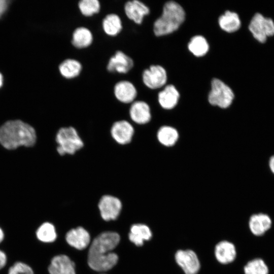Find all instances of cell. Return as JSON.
Here are the masks:
<instances>
[{
    "label": "cell",
    "mask_w": 274,
    "mask_h": 274,
    "mask_svg": "<svg viewBox=\"0 0 274 274\" xmlns=\"http://www.w3.org/2000/svg\"><path fill=\"white\" fill-rule=\"evenodd\" d=\"M119 235L115 232H104L97 235L92 242L88 254L87 262L94 270L105 271L117 263L118 256L112 252L120 242Z\"/></svg>",
    "instance_id": "cell-1"
},
{
    "label": "cell",
    "mask_w": 274,
    "mask_h": 274,
    "mask_svg": "<svg viewBox=\"0 0 274 274\" xmlns=\"http://www.w3.org/2000/svg\"><path fill=\"white\" fill-rule=\"evenodd\" d=\"M36 139L35 129L19 120L7 121L0 127V143L7 149L13 150L21 146L31 147Z\"/></svg>",
    "instance_id": "cell-2"
},
{
    "label": "cell",
    "mask_w": 274,
    "mask_h": 274,
    "mask_svg": "<svg viewBox=\"0 0 274 274\" xmlns=\"http://www.w3.org/2000/svg\"><path fill=\"white\" fill-rule=\"evenodd\" d=\"M185 18L183 8L174 1L166 2L161 16L154 23L153 30L157 36L168 35L177 30Z\"/></svg>",
    "instance_id": "cell-3"
},
{
    "label": "cell",
    "mask_w": 274,
    "mask_h": 274,
    "mask_svg": "<svg viewBox=\"0 0 274 274\" xmlns=\"http://www.w3.org/2000/svg\"><path fill=\"white\" fill-rule=\"evenodd\" d=\"M57 151L63 156L73 155L84 147V143L77 130L73 126L60 128L56 135Z\"/></svg>",
    "instance_id": "cell-4"
},
{
    "label": "cell",
    "mask_w": 274,
    "mask_h": 274,
    "mask_svg": "<svg viewBox=\"0 0 274 274\" xmlns=\"http://www.w3.org/2000/svg\"><path fill=\"white\" fill-rule=\"evenodd\" d=\"M234 95L232 89L220 79L214 78L211 82V90L208 100L213 106L227 108L232 102Z\"/></svg>",
    "instance_id": "cell-5"
},
{
    "label": "cell",
    "mask_w": 274,
    "mask_h": 274,
    "mask_svg": "<svg viewBox=\"0 0 274 274\" xmlns=\"http://www.w3.org/2000/svg\"><path fill=\"white\" fill-rule=\"evenodd\" d=\"M249 29L257 41L264 43L268 37L274 36V22L271 18L257 13L252 17Z\"/></svg>",
    "instance_id": "cell-6"
},
{
    "label": "cell",
    "mask_w": 274,
    "mask_h": 274,
    "mask_svg": "<svg viewBox=\"0 0 274 274\" xmlns=\"http://www.w3.org/2000/svg\"><path fill=\"white\" fill-rule=\"evenodd\" d=\"M98 207L102 218L108 221L118 218L122 205L118 197L111 195H105L100 199Z\"/></svg>",
    "instance_id": "cell-7"
},
{
    "label": "cell",
    "mask_w": 274,
    "mask_h": 274,
    "mask_svg": "<svg viewBox=\"0 0 274 274\" xmlns=\"http://www.w3.org/2000/svg\"><path fill=\"white\" fill-rule=\"evenodd\" d=\"M175 260L185 274H197L200 264L196 254L191 250H179L175 256Z\"/></svg>",
    "instance_id": "cell-8"
},
{
    "label": "cell",
    "mask_w": 274,
    "mask_h": 274,
    "mask_svg": "<svg viewBox=\"0 0 274 274\" xmlns=\"http://www.w3.org/2000/svg\"><path fill=\"white\" fill-rule=\"evenodd\" d=\"M142 79L144 84L152 89L162 87L166 82L167 74L165 69L159 65H153L144 71Z\"/></svg>",
    "instance_id": "cell-9"
},
{
    "label": "cell",
    "mask_w": 274,
    "mask_h": 274,
    "mask_svg": "<svg viewBox=\"0 0 274 274\" xmlns=\"http://www.w3.org/2000/svg\"><path fill=\"white\" fill-rule=\"evenodd\" d=\"M110 132L115 141L120 145H125L131 142L134 129L128 121L121 120L113 124Z\"/></svg>",
    "instance_id": "cell-10"
},
{
    "label": "cell",
    "mask_w": 274,
    "mask_h": 274,
    "mask_svg": "<svg viewBox=\"0 0 274 274\" xmlns=\"http://www.w3.org/2000/svg\"><path fill=\"white\" fill-rule=\"evenodd\" d=\"M133 61L130 57L122 51H117L110 58L107 68L110 72L126 74L133 67Z\"/></svg>",
    "instance_id": "cell-11"
},
{
    "label": "cell",
    "mask_w": 274,
    "mask_h": 274,
    "mask_svg": "<svg viewBox=\"0 0 274 274\" xmlns=\"http://www.w3.org/2000/svg\"><path fill=\"white\" fill-rule=\"evenodd\" d=\"M50 274H76L74 262L66 255L54 256L48 266Z\"/></svg>",
    "instance_id": "cell-12"
},
{
    "label": "cell",
    "mask_w": 274,
    "mask_h": 274,
    "mask_svg": "<svg viewBox=\"0 0 274 274\" xmlns=\"http://www.w3.org/2000/svg\"><path fill=\"white\" fill-rule=\"evenodd\" d=\"M115 97L119 101L124 104L133 102L137 95V90L134 85L127 80L120 81L114 88Z\"/></svg>",
    "instance_id": "cell-13"
},
{
    "label": "cell",
    "mask_w": 274,
    "mask_h": 274,
    "mask_svg": "<svg viewBox=\"0 0 274 274\" xmlns=\"http://www.w3.org/2000/svg\"><path fill=\"white\" fill-rule=\"evenodd\" d=\"M124 9L128 18L139 24L142 23L144 17L150 13L149 8L138 0L127 2Z\"/></svg>",
    "instance_id": "cell-14"
},
{
    "label": "cell",
    "mask_w": 274,
    "mask_h": 274,
    "mask_svg": "<svg viewBox=\"0 0 274 274\" xmlns=\"http://www.w3.org/2000/svg\"><path fill=\"white\" fill-rule=\"evenodd\" d=\"M129 112L131 119L138 124H146L151 118L150 108L144 101L138 100L132 102Z\"/></svg>",
    "instance_id": "cell-15"
},
{
    "label": "cell",
    "mask_w": 274,
    "mask_h": 274,
    "mask_svg": "<svg viewBox=\"0 0 274 274\" xmlns=\"http://www.w3.org/2000/svg\"><path fill=\"white\" fill-rule=\"evenodd\" d=\"M67 243L72 247L83 250L89 244L90 236L88 231L82 227H78L68 231L65 236Z\"/></svg>",
    "instance_id": "cell-16"
},
{
    "label": "cell",
    "mask_w": 274,
    "mask_h": 274,
    "mask_svg": "<svg viewBox=\"0 0 274 274\" xmlns=\"http://www.w3.org/2000/svg\"><path fill=\"white\" fill-rule=\"evenodd\" d=\"M215 255L217 261L222 264H228L234 260L236 251L234 245L227 241L218 243L215 248Z\"/></svg>",
    "instance_id": "cell-17"
},
{
    "label": "cell",
    "mask_w": 274,
    "mask_h": 274,
    "mask_svg": "<svg viewBox=\"0 0 274 274\" xmlns=\"http://www.w3.org/2000/svg\"><path fill=\"white\" fill-rule=\"evenodd\" d=\"M272 221L270 217L264 213L252 215L249 221L251 232L256 236L264 234L271 227Z\"/></svg>",
    "instance_id": "cell-18"
},
{
    "label": "cell",
    "mask_w": 274,
    "mask_h": 274,
    "mask_svg": "<svg viewBox=\"0 0 274 274\" xmlns=\"http://www.w3.org/2000/svg\"><path fill=\"white\" fill-rule=\"evenodd\" d=\"M179 97L176 88L173 85H168L158 93V99L162 108L170 110L177 105Z\"/></svg>",
    "instance_id": "cell-19"
},
{
    "label": "cell",
    "mask_w": 274,
    "mask_h": 274,
    "mask_svg": "<svg viewBox=\"0 0 274 274\" xmlns=\"http://www.w3.org/2000/svg\"><path fill=\"white\" fill-rule=\"evenodd\" d=\"M152 233L150 228L143 224L132 225L128 234L129 240L137 246H142L145 241H149L152 237Z\"/></svg>",
    "instance_id": "cell-20"
},
{
    "label": "cell",
    "mask_w": 274,
    "mask_h": 274,
    "mask_svg": "<svg viewBox=\"0 0 274 274\" xmlns=\"http://www.w3.org/2000/svg\"><path fill=\"white\" fill-rule=\"evenodd\" d=\"M93 39L91 31L87 27L81 26L74 30L72 35V43L76 48H85L92 44Z\"/></svg>",
    "instance_id": "cell-21"
},
{
    "label": "cell",
    "mask_w": 274,
    "mask_h": 274,
    "mask_svg": "<svg viewBox=\"0 0 274 274\" xmlns=\"http://www.w3.org/2000/svg\"><path fill=\"white\" fill-rule=\"evenodd\" d=\"M219 24L222 29L227 32H233L241 27V22L237 13L226 11L221 15L218 20Z\"/></svg>",
    "instance_id": "cell-22"
},
{
    "label": "cell",
    "mask_w": 274,
    "mask_h": 274,
    "mask_svg": "<svg viewBox=\"0 0 274 274\" xmlns=\"http://www.w3.org/2000/svg\"><path fill=\"white\" fill-rule=\"evenodd\" d=\"M82 69L81 63L77 60L68 58L59 65V71L64 78L71 79L78 77Z\"/></svg>",
    "instance_id": "cell-23"
},
{
    "label": "cell",
    "mask_w": 274,
    "mask_h": 274,
    "mask_svg": "<svg viewBox=\"0 0 274 274\" xmlns=\"http://www.w3.org/2000/svg\"><path fill=\"white\" fill-rule=\"evenodd\" d=\"M104 32L110 36H116L122 29V23L120 17L114 13L107 15L102 21Z\"/></svg>",
    "instance_id": "cell-24"
},
{
    "label": "cell",
    "mask_w": 274,
    "mask_h": 274,
    "mask_svg": "<svg viewBox=\"0 0 274 274\" xmlns=\"http://www.w3.org/2000/svg\"><path fill=\"white\" fill-rule=\"evenodd\" d=\"M157 136L158 140L162 145L170 147L174 145L177 142L179 134L175 128L164 126L159 128Z\"/></svg>",
    "instance_id": "cell-25"
},
{
    "label": "cell",
    "mask_w": 274,
    "mask_h": 274,
    "mask_svg": "<svg viewBox=\"0 0 274 274\" xmlns=\"http://www.w3.org/2000/svg\"><path fill=\"white\" fill-rule=\"evenodd\" d=\"M189 50L195 56L201 57L209 51V46L206 39L201 36H195L191 38L188 43Z\"/></svg>",
    "instance_id": "cell-26"
},
{
    "label": "cell",
    "mask_w": 274,
    "mask_h": 274,
    "mask_svg": "<svg viewBox=\"0 0 274 274\" xmlns=\"http://www.w3.org/2000/svg\"><path fill=\"white\" fill-rule=\"evenodd\" d=\"M37 238L43 243L53 242L57 237V234L54 225L49 222L41 224L36 231Z\"/></svg>",
    "instance_id": "cell-27"
},
{
    "label": "cell",
    "mask_w": 274,
    "mask_h": 274,
    "mask_svg": "<svg viewBox=\"0 0 274 274\" xmlns=\"http://www.w3.org/2000/svg\"><path fill=\"white\" fill-rule=\"evenodd\" d=\"M245 274H268V268L260 258L249 261L244 267Z\"/></svg>",
    "instance_id": "cell-28"
},
{
    "label": "cell",
    "mask_w": 274,
    "mask_h": 274,
    "mask_svg": "<svg viewBox=\"0 0 274 274\" xmlns=\"http://www.w3.org/2000/svg\"><path fill=\"white\" fill-rule=\"evenodd\" d=\"M78 7L83 15L89 17L99 12L100 4L98 0H81Z\"/></svg>",
    "instance_id": "cell-29"
},
{
    "label": "cell",
    "mask_w": 274,
    "mask_h": 274,
    "mask_svg": "<svg viewBox=\"0 0 274 274\" xmlns=\"http://www.w3.org/2000/svg\"><path fill=\"white\" fill-rule=\"evenodd\" d=\"M8 274H34L32 268L26 263L18 261L9 269Z\"/></svg>",
    "instance_id": "cell-30"
},
{
    "label": "cell",
    "mask_w": 274,
    "mask_h": 274,
    "mask_svg": "<svg viewBox=\"0 0 274 274\" xmlns=\"http://www.w3.org/2000/svg\"><path fill=\"white\" fill-rule=\"evenodd\" d=\"M7 257L6 253L0 249V270L6 265Z\"/></svg>",
    "instance_id": "cell-31"
},
{
    "label": "cell",
    "mask_w": 274,
    "mask_h": 274,
    "mask_svg": "<svg viewBox=\"0 0 274 274\" xmlns=\"http://www.w3.org/2000/svg\"><path fill=\"white\" fill-rule=\"evenodd\" d=\"M8 1L0 0V17L5 12L8 7Z\"/></svg>",
    "instance_id": "cell-32"
},
{
    "label": "cell",
    "mask_w": 274,
    "mask_h": 274,
    "mask_svg": "<svg viewBox=\"0 0 274 274\" xmlns=\"http://www.w3.org/2000/svg\"><path fill=\"white\" fill-rule=\"evenodd\" d=\"M268 166L271 172L274 174V155L270 157L268 161Z\"/></svg>",
    "instance_id": "cell-33"
},
{
    "label": "cell",
    "mask_w": 274,
    "mask_h": 274,
    "mask_svg": "<svg viewBox=\"0 0 274 274\" xmlns=\"http://www.w3.org/2000/svg\"><path fill=\"white\" fill-rule=\"evenodd\" d=\"M4 232L3 230L0 227V243H1L4 239Z\"/></svg>",
    "instance_id": "cell-34"
},
{
    "label": "cell",
    "mask_w": 274,
    "mask_h": 274,
    "mask_svg": "<svg viewBox=\"0 0 274 274\" xmlns=\"http://www.w3.org/2000/svg\"><path fill=\"white\" fill-rule=\"evenodd\" d=\"M3 79L2 74L0 73V87L3 85Z\"/></svg>",
    "instance_id": "cell-35"
}]
</instances>
